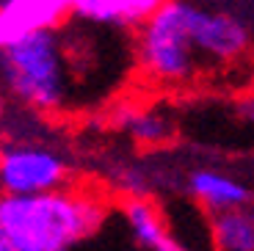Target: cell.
<instances>
[{
    "label": "cell",
    "mask_w": 254,
    "mask_h": 251,
    "mask_svg": "<svg viewBox=\"0 0 254 251\" xmlns=\"http://www.w3.org/2000/svg\"><path fill=\"white\" fill-rule=\"evenodd\" d=\"M188 190L210 213L246 207L249 199H252V190L241 180H232L229 174H221V171H213V169L193 171L188 177Z\"/></svg>",
    "instance_id": "52a82bcc"
},
{
    "label": "cell",
    "mask_w": 254,
    "mask_h": 251,
    "mask_svg": "<svg viewBox=\"0 0 254 251\" xmlns=\"http://www.w3.org/2000/svg\"><path fill=\"white\" fill-rule=\"evenodd\" d=\"M0 83L14 100L42 113H56L69 100V61L56 28L31 31L0 50Z\"/></svg>",
    "instance_id": "7a4b0ae2"
},
{
    "label": "cell",
    "mask_w": 254,
    "mask_h": 251,
    "mask_svg": "<svg viewBox=\"0 0 254 251\" xmlns=\"http://www.w3.org/2000/svg\"><path fill=\"white\" fill-rule=\"evenodd\" d=\"M69 182V163L56 149L14 144L0 149V193L33 196L58 190Z\"/></svg>",
    "instance_id": "277c9868"
},
{
    "label": "cell",
    "mask_w": 254,
    "mask_h": 251,
    "mask_svg": "<svg viewBox=\"0 0 254 251\" xmlns=\"http://www.w3.org/2000/svg\"><path fill=\"white\" fill-rule=\"evenodd\" d=\"M127 132L133 135L138 144L146 146H155V144H166L172 138V125L160 116V113L152 111H138L133 116H127Z\"/></svg>",
    "instance_id": "9c48e42d"
},
{
    "label": "cell",
    "mask_w": 254,
    "mask_h": 251,
    "mask_svg": "<svg viewBox=\"0 0 254 251\" xmlns=\"http://www.w3.org/2000/svg\"><path fill=\"white\" fill-rule=\"evenodd\" d=\"M75 0H3L0 19L6 22L11 36H22L42 28H56L72 14Z\"/></svg>",
    "instance_id": "8992f818"
},
{
    "label": "cell",
    "mask_w": 254,
    "mask_h": 251,
    "mask_svg": "<svg viewBox=\"0 0 254 251\" xmlns=\"http://www.w3.org/2000/svg\"><path fill=\"white\" fill-rule=\"evenodd\" d=\"M105 218V201L86 190L0 193V251H72L100 232Z\"/></svg>",
    "instance_id": "6da1fadb"
},
{
    "label": "cell",
    "mask_w": 254,
    "mask_h": 251,
    "mask_svg": "<svg viewBox=\"0 0 254 251\" xmlns=\"http://www.w3.org/2000/svg\"><path fill=\"white\" fill-rule=\"evenodd\" d=\"M188 0H166L149 19L141 22L138 63L149 77L160 83H183L196 72V53L190 47Z\"/></svg>",
    "instance_id": "3957f363"
},
{
    "label": "cell",
    "mask_w": 254,
    "mask_h": 251,
    "mask_svg": "<svg viewBox=\"0 0 254 251\" xmlns=\"http://www.w3.org/2000/svg\"><path fill=\"white\" fill-rule=\"evenodd\" d=\"M11 31H8V28H6V22H3V19H0V50H3V47H6V44L8 42H11Z\"/></svg>",
    "instance_id": "7c38bea8"
},
{
    "label": "cell",
    "mask_w": 254,
    "mask_h": 251,
    "mask_svg": "<svg viewBox=\"0 0 254 251\" xmlns=\"http://www.w3.org/2000/svg\"><path fill=\"white\" fill-rule=\"evenodd\" d=\"M0 116H3V97H0Z\"/></svg>",
    "instance_id": "5bb4252c"
},
{
    "label": "cell",
    "mask_w": 254,
    "mask_h": 251,
    "mask_svg": "<svg viewBox=\"0 0 254 251\" xmlns=\"http://www.w3.org/2000/svg\"><path fill=\"white\" fill-rule=\"evenodd\" d=\"M188 36L193 53L213 61H235L249 47V31L241 19L221 11H204L193 6L188 19Z\"/></svg>",
    "instance_id": "5b68a950"
},
{
    "label": "cell",
    "mask_w": 254,
    "mask_h": 251,
    "mask_svg": "<svg viewBox=\"0 0 254 251\" xmlns=\"http://www.w3.org/2000/svg\"><path fill=\"white\" fill-rule=\"evenodd\" d=\"M166 0H111L114 8V22H125V25H141L144 19H149Z\"/></svg>",
    "instance_id": "30bf717a"
},
{
    "label": "cell",
    "mask_w": 254,
    "mask_h": 251,
    "mask_svg": "<svg viewBox=\"0 0 254 251\" xmlns=\"http://www.w3.org/2000/svg\"><path fill=\"white\" fill-rule=\"evenodd\" d=\"M241 111H243V116H246V119H252V122H254V100L243 102V105H241Z\"/></svg>",
    "instance_id": "4fadbf2b"
},
{
    "label": "cell",
    "mask_w": 254,
    "mask_h": 251,
    "mask_svg": "<svg viewBox=\"0 0 254 251\" xmlns=\"http://www.w3.org/2000/svg\"><path fill=\"white\" fill-rule=\"evenodd\" d=\"M152 251H190V249H185V246L183 243H180V240L177 238H174V235L172 232H169V235H166V238L163 240H160V243L158 246H155V249Z\"/></svg>",
    "instance_id": "8fae6325"
},
{
    "label": "cell",
    "mask_w": 254,
    "mask_h": 251,
    "mask_svg": "<svg viewBox=\"0 0 254 251\" xmlns=\"http://www.w3.org/2000/svg\"><path fill=\"white\" fill-rule=\"evenodd\" d=\"M210 232L218 251H254V213L246 207L213 213Z\"/></svg>",
    "instance_id": "ba28073f"
}]
</instances>
